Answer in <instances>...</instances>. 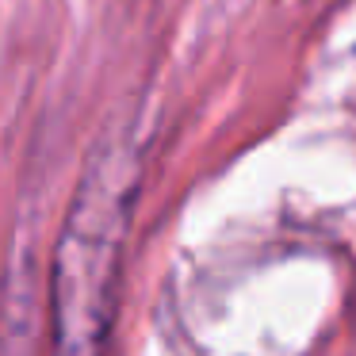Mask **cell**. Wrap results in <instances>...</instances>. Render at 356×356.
Returning <instances> with one entry per match:
<instances>
[{
  "label": "cell",
  "instance_id": "obj_1",
  "mask_svg": "<svg viewBox=\"0 0 356 356\" xmlns=\"http://www.w3.org/2000/svg\"><path fill=\"white\" fill-rule=\"evenodd\" d=\"M138 188L142 154L127 134L92 149L54 249L50 356H104L119 307V276Z\"/></svg>",
  "mask_w": 356,
  "mask_h": 356
}]
</instances>
